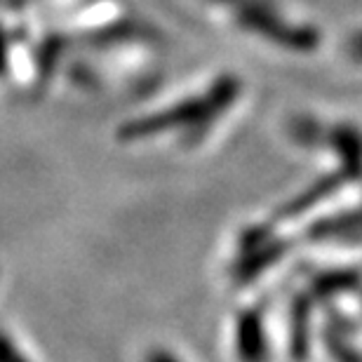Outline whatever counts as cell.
Masks as SVG:
<instances>
[{
    "label": "cell",
    "instance_id": "cell-1",
    "mask_svg": "<svg viewBox=\"0 0 362 362\" xmlns=\"http://www.w3.org/2000/svg\"><path fill=\"white\" fill-rule=\"evenodd\" d=\"M238 92H240V83L235 78L226 76L198 99H188L184 104L172 106L158 115H148V118L129 122V125L120 129L118 136L120 139H146V136L170 132L175 127L191 129V134L195 136V132H202L214 118H219L221 111H226L233 104Z\"/></svg>",
    "mask_w": 362,
    "mask_h": 362
},
{
    "label": "cell",
    "instance_id": "cell-2",
    "mask_svg": "<svg viewBox=\"0 0 362 362\" xmlns=\"http://www.w3.org/2000/svg\"><path fill=\"white\" fill-rule=\"evenodd\" d=\"M219 3L235 14L238 24L275 45L294 49V52H310L317 47L320 38L313 28L289 24L269 0H219Z\"/></svg>",
    "mask_w": 362,
    "mask_h": 362
},
{
    "label": "cell",
    "instance_id": "cell-3",
    "mask_svg": "<svg viewBox=\"0 0 362 362\" xmlns=\"http://www.w3.org/2000/svg\"><path fill=\"white\" fill-rule=\"evenodd\" d=\"M346 52H349V57L353 62L362 64V31H358L349 42H346Z\"/></svg>",
    "mask_w": 362,
    "mask_h": 362
},
{
    "label": "cell",
    "instance_id": "cell-4",
    "mask_svg": "<svg viewBox=\"0 0 362 362\" xmlns=\"http://www.w3.org/2000/svg\"><path fill=\"white\" fill-rule=\"evenodd\" d=\"M3 54H5V40H3V33H0V69H3Z\"/></svg>",
    "mask_w": 362,
    "mask_h": 362
}]
</instances>
